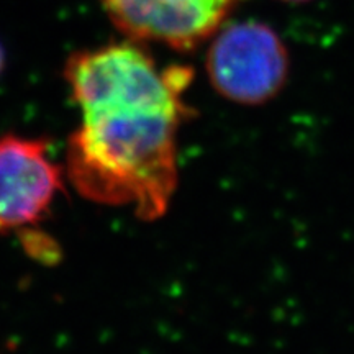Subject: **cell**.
Listing matches in <instances>:
<instances>
[{
    "instance_id": "7a4b0ae2",
    "label": "cell",
    "mask_w": 354,
    "mask_h": 354,
    "mask_svg": "<svg viewBox=\"0 0 354 354\" xmlns=\"http://www.w3.org/2000/svg\"><path fill=\"white\" fill-rule=\"evenodd\" d=\"M207 73L221 97L238 105H263L289 79V53L271 26L240 21L216 32Z\"/></svg>"
},
{
    "instance_id": "3957f363",
    "label": "cell",
    "mask_w": 354,
    "mask_h": 354,
    "mask_svg": "<svg viewBox=\"0 0 354 354\" xmlns=\"http://www.w3.org/2000/svg\"><path fill=\"white\" fill-rule=\"evenodd\" d=\"M240 0H100L109 19L136 41H158L179 51L216 35Z\"/></svg>"
},
{
    "instance_id": "5b68a950",
    "label": "cell",
    "mask_w": 354,
    "mask_h": 354,
    "mask_svg": "<svg viewBox=\"0 0 354 354\" xmlns=\"http://www.w3.org/2000/svg\"><path fill=\"white\" fill-rule=\"evenodd\" d=\"M2 68H3V51L2 48H0V71H2Z\"/></svg>"
},
{
    "instance_id": "6da1fadb",
    "label": "cell",
    "mask_w": 354,
    "mask_h": 354,
    "mask_svg": "<svg viewBox=\"0 0 354 354\" xmlns=\"http://www.w3.org/2000/svg\"><path fill=\"white\" fill-rule=\"evenodd\" d=\"M82 122L68 145V176L84 197L131 205L151 221L177 185V130L192 69L165 71L136 44L79 51L66 64Z\"/></svg>"
},
{
    "instance_id": "277c9868",
    "label": "cell",
    "mask_w": 354,
    "mask_h": 354,
    "mask_svg": "<svg viewBox=\"0 0 354 354\" xmlns=\"http://www.w3.org/2000/svg\"><path fill=\"white\" fill-rule=\"evenodd\" d=\"M61 189L43 141L0 136V232L39 221Z\"/></svg>"
},
{
    "instance_id": "8992f818",
    "label": "cell",
    "mask_w": 354,
    "mask_h": 354,
    "mask_svg": "<svg viewBox=\"0 0 354 354\" xmlns=\"http://www.w3.org/2000/svg\"><path fill=\"white\" fill-rule=\"evenodd\" d=\"M284 2H292V3H299V2H308V0H284Z\"/></svg>"
}]
</instances>
